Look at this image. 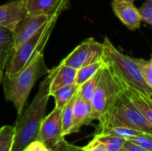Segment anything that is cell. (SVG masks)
<instances>
[{
    "instance_id": "obj_22",
    "label": "cell",
    "mask_w": 152,
    "mask_h": 151,
    "mask_svg": "<svg viewBox=\"0 0 152 151\" xmlns=\"http://www.w3.org/2000/svg\"><path fill=\"white\" fill-rule=\"evenodd\" d=\"M99 141H101L106 147L107 151H118L120 148L123 146L126 140L111 135V134H105L102 133H98L94 135Z\"/></svg>"
},
{
    "instance_id": "obj_27",
    "label": "cell",
    "mask_w": 152,
    "mask_h": 151,
    "mask_svg": "<svg viewBox=\"0 0 152 151\" xmlns=\"http://www.w3.org/2000/svg\"><path fill=\"white\" fill-rule=\"evenodd\" d=\"M51 151H83V148L71 144L62 139L51 150Z\"/></svg>"
},
{
    "instance_id": "obj_9",
    "label": "cell",
    "mask_w": 152,
    "mask_h": 151,
    "mask_svg": "<svg viewBox=\"0 0 152 151\" xmlns=\"http://www.w3.org/2000/svg\"><path fill=\"white\" fill-rule=\"evenodd\" d=\"M51 17L52 16L47 15H26L17 24L13 30L12 48L15 49L17 46L33 36L44 27Z\"/></svg>"
},
{
    "instance_id": "obj_29",
    "label": "cell",
    "mask_w": 152,
    "mask_h": 151,
    "mask_svg": "<svg viewBox=\"0 0 152 151\" xmlns=\"http://www.w3.org/2000/svg\"><path fill=\"white\" fill-rule=\"evenodd\" d=\"M83 151H107V149L101 141L94 137V139L83 148Z\"/></svg>"
},
{
    "instance_id": "obj_26",
    "label": "cell",
    "mask_w": 152,
    "mask_h": 151,
    "mask_svg": "<svg viewBox=\"0 0 152 151\" xmlns=\"http://www.w3.org/2000/svg\"><path fill=\"white\" fill-rule=\"evenodd\" d=\"M139 12L142 18V21H144L146 24L152 25V0H146L145 3L140 7Z\"/></svg>"
},
{
    "instance_id": "obj_32",
    "label": "cell",
    "mask_w": 152,
    "mask_h": 151,
    "mask_svg": "<svg viewBox=\"0 0 152 151\" xmlns=\"http://www.w3.org/2000/svg\"><path fill=\"white\" fill-rule=\"evenodd\" d=\"M128 1H131V2H134V1H135V0H128Z\"/></svg>"
},
{
    "instance_id": "obj_8",
    "label": "cell",
    "mask_w": 152,
    "mask_h": 151,
    "mask_svg": "<svg viewBox=\"0 0 152 151\" xmlns=\"http://www.w3.org/2000/svg\"><path fill=\"white\" fill-rule=\"evenodd\" d=\"M37 140L52 150L60 141L64 139L62 134L61 109L55 108L42 120Z\"/></svg>"
},
{
    "instance_id": "obj_4",
    "label": "cell",
    "mask_w": 152,
    "mask_h": 151,
    "mask_svg": "<svg viewBox=\"0 0 152 151\" xmlns=\"http://www.w3.org/2000/svg\"><path fill=\"white\" fill-rule=\"evenodd\" d=\"M59 16L53 15L38 32L12 50L4 71V75L7 77L12 78L15 77L31 64L38 55L44 53V48L51 36Z\"/></svg>"
},
{
    "instance_id": "obj_31",
    "label": "cell",
    "mask_w": 152,
    "mask_h": 151,
    "mask_svg": "<svg viewBox=\"0 0 152 151\" xmlns=\"http://www.w3.org/2000/svg\"><path fill=\"white\" fill-rule=\"evenodd\" d=\"M118 151H149L145 149L141 148L140 146L134 144V142L130 141H126L123 144V146L120 148Z\"/></svg>"
},
{
    "instance_id": "obj_23",
    "label": "cell",
    "mask_w": 152,
    "mask_h": 151,
    "mask_svg": "<svg viewBox=\"0 0 152 151\" xmlns=\"http://www.w3.org/2000/svg\"><path fill=\"white\" fill-rule=\"evenodd\" d=\"M141 76L148 86L152 88V60L135 58Z\"/></svg>"
},
{
    "instance_id": "obj_11",
    "label": "cell",
    "mask_w": 152,
    "mask_h": 151,
    "mask_svg": "<svg viewBox=\"0 0 152 151\" xmlns=\"http://www.w3.org/2000/svg\"><path fill=\"white\" fill-rule=\"evenodd\" d=\"M25 0H12L0 5V26L13 32L17 24L26 16Z\"/></svg>"
},
{
    "instance_id": "obj_18",
    "label": "cell",
    "mask_w": 152,
    "mask_h": 151,
    "mask_svg": "<svg viewBox=\"0 0 152 151\" xmlns=\"http://www.w3.org/2000/svg\"><path fill=\"white\" fill-rule=\"evenodd\" d=\"M103 65H104V61L102 59L99 61H96L92 64H89V65L80 68L79 69H77L75 83L78 85H83L85 82H86L88 79H90Z\"/></svg>"
},
{
    "instance_id": "obj_12",
    "label": "cell",
    "mask_w": 152,
    "mask_h": 151,
    "mask_svg": "<svg viewBox=\"0 0 152 151\" xmlns=\"http://www.w3.org/2000/svg\"><path fill=\"white\" fill-rule=\"evenodd\" d=\"M27 15H61L68 8L69 0H25Z\"/></svg>"
},
{
    "instance_id": "obj_2",
    "label": "cell",
    "mask_w": 152,
    "mask_h": 151,
    "mask_svg": "<svg viewBox=\"0 0 152 151\" xmlns=\"http://www.w3.org/2000/svg\"><path fill=\"white\" fill-rule=\"evenodd\" d=\"M48 72L49 69L45 65L44 53H41L15 77L9 78L4 75L1 85H3L4 97L6 101L13 104L18 116L25 108L28 97L37 79Z\"/></svg>"
},
{
    "instance_id": "obj_21",
    "label": "cell",
    "mask_w": 152,
    "mask_h": 151,
    "mask_svg": "<svg viewBox=\"0 0 152 151\" xmlns=\"http://www.w3.org/2000/svg\"><path fill=\"white\" fill-rule=\"evenodd\" d=\"M77 93L61 109V124H62V134H63V137L69 134V130L71 128V124H72V108H73V105H74V102H75V100H76Z\"/></svg>"
},
{
    "instance_id": "obj_16",
    "label": "cell",
    "mask_w": 152,
    "mask_h": 151,
    "mask_svg": "<svg viewBox=\"0 0 152 151\" xmlns=\"http://www.w3.org/2000/svg\"><path fill=\"white\" fill-rule=\"evenodd\" d=\"M79 87L80 85L74 83L50 92V97H53L55 101V108L61 109L76 95Z\"/></svg>"
},
{
    "instance_id": "obj_13",
    "label": "cell",
    "mask_w": 152,
    "mask_h": 151,
    "mask_svg": "<svg viewBox=\"0 0 152 151\" xmlns=\"http://www.w3.org/2000/svg\"><path fill=\"white\" fill-rule=\"evenodd\" d=\"M93 121L91 117V106L83 101L78 91L72 108V124L69 134L77 133L84 125H90Z\"/></svg>"
},
{
    "instance_id": "obj_3",
    "label": "cell",
    "mask_w": 152,
    "mask_h": 151,
    "mask_svg": "<svg viewBox=\"0 0 152 151\" xmlns=\"http://www.w3.org/2000/svg\"><path fill=\"white\" fill-rule=\"evenodd\" d=\"M102 44V60L119 81L152 98V88L147 85L142 77L135 58L120 52L108 37L104 38Z\"/></svg>"
},
{
    "instance_id": "obj_28",
    "label": "cell",
    "mask_w": 152,
    "mask_h": 151,
    "mask_svg": "<svg viewBox=\"0 0 152 151\" xmlns=\"http://www.w3.org/2000/svg\"><path fill=\"white\" fill-rule=\"evenodd\" d=\"M13 44V32L7 28L0 26V45Z\"/></svg>"
},
{
    "instance_id": "obj_24",
    "label": "cell",
    "mask_w": 152,
    "mask_h": 151,
    "mask_svg": "<svg viewBox=\"0 0 152 151\" xmlns=\"http://www.w3.org/2000/svg\"><path fill=\"white\" fill-rule=\"evenodd\" d=\"M12 44L0 45V85L2 84L5 68L12 55Z\"/></svg>"
},
{
    "instance_id": "obj_7",
    "label": "cell",
    "mask_w": 152,
    "mask_h": 151,
    "mask_svg": "<svg viewBox=\"0 0 152 151\" xmlns=\"http://www.w3.org/2000/svg\"><path fill=\"white\" fill-rule=\"evenodd\" d=\"M103 56V44L93 37L87 38L78 44L61 62L76 69L99 61Z\"/></svg>"
},
{
    "instance_id": "obj_30",
    "label": "cell",
    "mask_w": 152,
    "mask_h": 151,
    "mask_svg": "<svg viewBox=\"0 0 152 151\" xmlns=\"http://www.w3.org/2000/svg\"><path fill=\"white\" fill-rule=\"evenodd\" d=\"M21 151H51V150L46 147L42 142L37 139L29 142Z\"/></svg>"
},
{
    "instance_id": "obj_5",
    "label": "cell",
    "mask_w": 152,
    "mask_h": 151,
    "mask_svg": "<svg viewBox=\"0 0 152 151\" xmlns=\"http://www.w3.org/2000/svg\"><path fill=\"white\" fill-rule=\"evenodd\" d=\"M112 126H125L152 133V125L134 107L124 90L109 111L99 120L100 131Z\"/></svg>"
},
{
    "instance_id": "obj_19",
    "label": "cell",
    "mask_w": 152,
    "mask_h": 151,
    "mask_svg": "<svg viewBox=\"0 0 152 151\" xmlns=\"http://www.w3.org/2000/svg\"><path fill=\"white\" fill-rule=\"evenodd\" d=\"M99 133H105V134H111V135L122 138L126 141H129L132 138L135 137L136 135L144 132H141L139 130L129 128V127H125V126H112V127L102 129Z\"/></svg>"
},
{
    "instance_id": "obj_20",
    "label": "cell",
    "mask_w": 152,
    "mask_h": 151,
    "mask_svg": "<svg viewBox=\"0 0 152 151\" xmlns=\"http://www.w3.org/2000/svg\"><path fill=\"white\" fill-rule=\"evenodd\" d=\"M15 129L12 125L0 127V151H12L14 142Z\"/></svg>"
},
{
    "instance_id": "obj_6",
    "label": "cell",
    "mask_w": 152,
    "mask_h": 151,
    "mask_svg": "<svg viewBox=\"0 0 152 151\" xmlns=\"http://www.w3.org/2000/svg\"><path fill=\"white\" fill-rule=\"evenodd\" d=\"M122 92L123 84L104 62L91 100V117L93 120L99 121L109 111Z\"/></svg>"
},
{
    "instance_id": "obj_15",
    "label": "cell",
    "mask_w": 152,
    "mask_h": 151,
    "mask_svg": "<svg viewBox=\"0 0 152 151\" xmlns=\"http://www.w3.org/2000/svg\"><path fill=\"white\" fill-rule=\"evenodd\" d=\"M50 71L52 73L50 92L54 91L60 87L74 84L76 82L77 69L65 65L61 61L57 67L50 69Z\"/></svg>"
},
{
    "instance_id": "obj_25",
    "label": "cell",
    "mask_w": 152,
    "mask_h": 151,
    "mask_svg": "<svg viewBox=\"0 0 152 151\" xmlns=\"http://www.w3.org/2000/svg\"><path fill=\"white\" fill-rule=\"evenodd\" d=\"M130 142H134V144L140 146L142 149L152 151V133H142L135 137L129 140Z\"/></svg>"
},
{
    "instance_id": "obj_14",
    "label": "cell",
    "mask_w": 152,
    "mask_h": 151,
    "mask_svg": "<svg viewBox=\"0 0 152 151\" xmlns=\"http://www.w3.org/2000/svg\"><path fill=\"white\" fill-rule=\"evenodd\" d=\"M123 90L134 107L141 112L146 120L152 125V98L148 97L134 88L126 85L125 84H123Z\"/></svg>"
},
{
    "instance_id": "obj_10",
    "label": "cell",
    "mask_w": 152,
    "mask_h": 151,
    "mask_svg": "<svg viewBox=\"0 0 152 151\" xmlns=\"http://www.w3.org/2000/svg\"><path fill=\"white\" fill-rule=\"evenodd\" d=\"M111 6L115 15L128 29L136 30L140 28L142 18L134 2L128 0H113Z\"/></svg>"
},
{
    "instance_id": "obj_17",
    "label": "cell",
    "mask_w": 152,
    "mask_h": 151,
    "mask_svg": "<svg viewBox=\"0 0 152 151\" xmlns=\"http://www.w3.org/2000/svg\"><path fill=\"white\" fill-rule=\"evenodd\" d=\"M102 67L90 79H88L86 82H85L83 85H81L80 87H79V90H78L80 97L83 99V101L86 103H87L90 106H91V100H92V97H93L94 91V89H95V87L97 85V83H98L99 78H100L101 74H102Z\"/></svg>"
},
{
    "instance_id": "obj_1",
    "label": "cell",
    "mask_w": 152,
    "mask_h": 151,
    "mask_svg": "<svg viewBox=\"0 0 152 151\" xmlns=\"http://www.w3.org/2000/svg\"><path fill=\"white\" fill-rule=\"evenodd\" d=\"M51 80L52 73L49 69L46 77L40 83L31 103L18 116L14 125L15 135L12 151H21L29 142L37 140L50 98Z\"/></svg>"
}]
</instances>
